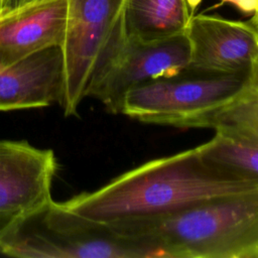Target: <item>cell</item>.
I'll list each match as a JSON object with an SVG mask.
<instances>
[{"label": "cell", "mask_w": 258, "mask_h": 258, "mask_svg": "<svg viewBox=\"0 0 258 258\" xmlns=\"http://www.w3.org/2000/svg\"><path fill=\"white\" fill-rule=\"evenodd\" d=\"M197 148L202 158L219 171L258 182V142L216 132Z\"/></svg>", "instance_id": "12"}, {"label": "cell", "mask_w": 258, "mask_h": 258, "mask_svg": "<svg viewBox=\"0 0 258 258\" xmlns=\"http://www.w3.org/2000/svg\"><path fill=\"white\" fill-rule=\"evenodd\" d=\"M190 55L186 32L156 41L126 38L113 67L90 97L99 100L111 114H120L125 94L158 78L185 72Z\"/></svg>", "instance_id": "6"}, {"label": "cell", "mask_w": 258, "mask_h": 258, "mask_svg": "<svg viewBox=\"0 0 258 258\" xmlns=\"http://www.w3.org/2000/svg\"><path fill=\"white\" fill-rule=\"evenodd\" d=\"M0 247L1 255L22 258H157L149 246L52 199L16 218Z\"/></svg>", "instance_id": "3"}, {"label": "cell", "mask_w": 258, "mask_h": 258, "mask_svg": "<svg viewBox=\"0 0 258 258\" xmlns=\"http://www.w3.org/2000/svg\"><path fill=\"white\" fill-rule=\"evenodd\" d=\"M31 1H36V0H26V2H25V3H27V2H31ZM25 3H24V4H25Z\"/></svg>", "instance_id": "19"}, {"label": "cell", "mask_w": 258, "mask_h": 258, "mask_svg": "<svg viewBox=\"0 0 258 258\" xmlns=\"http://www.w3.org/2000/svg\"><path fill=\"white\" fill-rule=\"evenodd\" d=\"M191 16L188 0H124L121 13L126 36L140 41L183 33Z\"/></svg>", "instance_id": "11"}, {"label": "cell", "mask_w": 258, "mask_h": 258, "mask_svg": "<svg viewBox=\"0 0 258 258\" xmlns=\"http://www.w3.org/2000/svg\"><path fill=\"white\" fill-rule=\"evenodd\" d=\"M196 75L158 78L132 88L120 114L146 124L206 128L209 119L245 89L249 73Z\"/></svg>", "instance_id": "5"}, {"label": "cell", "mask_w": 258, "mask_h": 258, "mask_svg": "<svg viewBox=\"0 0 258 258\" xmlns=\"http://www.w3.org/2000/svg\"><path fill=\"white\" fill-rule=\"evenodd\" d=\"M110 227L149 246L157 258H258V186Z\"/></svg>", "instance_id": "2"}, {"label": "cell", "mask_w": 258, "mask_h": 258, "mask_svg": "<svg viewBox=\"0 0 258 258\" xmlns=\"http://www.w3.org/2000/svg\"><path fill=\"white\" fill-rule=\"evenodd\" d=\"M206 128L258 142V83L251 81L248 76L245 89L217 111Z\"/></svg>", "instance_id": "13"}, {"label": "cell", "mask_w": 258, "mask_h": 258, "mask_svg": "<svg viewBox=\"0 0 258 258\" xmlns=\"http://www.w3.org/2000/svg\"><path fill=\"white\" fill-rule=\"evenodd\" d=\"M202 1L203 0H188L189 8L192 15L196 14V10L198 9ZM225 3H228L238 9L240 12L251 16L258 11V0H221V5Z\"/></svg>", "instance_id": "14"}, {"label": "cell", "mask_w": 258, "mask_h": 258, "mask_svg": "<svg viewBox=\"0 0 258 258\" xmlns=\"http://www.w3.org/2000/svg\"><path fill=\"white\" fill-rule=\"evenodd\" d=\"M63 87L60 46H52L14 62L0 59V111L59 104Z\"/></svg>", "instance_id": "9"}, {"label": "cell", "mask_w": 258, "mask_h": 258, "mask_svg": "<svg viewBox=\"0 0 258 258\" xmlns=\"http://www.w3.org/2000/svg\"><path fill=\"white\" fill-rule=\"evenodd\" d=\"M5 2H6V0H0V14H1V13L4 11Z\"/></svg>", "instance_id": "18"}, {"label": "cell", "mask_w": 258, "mask_h": 258, "mask_svg": "<svg viewBox=\"0 0 258 258\" xmlns=\"http://www.w3.org/2000/svg\"><path fill=\"white\" fill-rule=\"evenodd\" d=\"M15 219H16V218L0 216V240H1L2 236H3V234L7 231V229L10 227V225L12 224V222H13ZM0 255H1V247H0Z\"/></svg>", "instance_id": "16"}, {"label": "cell", "mask_w": 258, "mask_h": 258, "mask_svg": "<svg viewBox=\"0 0 258 258\" xmlns=\"http://www.w3.org/2000/svg\"><path fill=\"white\" fill-rule=\"evenodd\" d=\"M250 20H251V22L253 23V25H254V27L256 28V31H257V33H258V11H257L255 14H253V15L251 16ZM249 76H250L251 79H253V80H255V81L258 82V58H257V60L255 61V63L253 64L252 69L250 70Z\"/></svg>", "instance_id": "15"}, {"label": "cell", "mask_w": 258, "mask_h": 258, "mask_svg": "<svg viewBox=\"0 0 258 258\" xmlns=\"http://www.w3.org/2000/svg\"><path fill=\"white\" fill-rule=\"evenodd\" d=\"M56 171L52 150L0 140V216L18 218L49 201Z\"/></svg>", "instance_id": "8"}, {"label": "cell", "mask_w": 258, "mask_h": 258, "mask_svg": "<svg viewBox=\"0 0 258 258\" xmlns=\"http://www.w3.org/2000/svg\"><path fill=\"white\" fill-rule=\"evenodd\" d=\"M256 186L258 182L212 167L195 147L149 160L63 205L85 218L113 226L166 216Z\"/></svg>", "instance_id": "1"}, {"label": "cell", "mask_w": 258, "mask_h": 258, "mask_svg": "<svg viewBox=\"0 0 258 258\" xmlns=\"http://www.w3.org/2000/svg\"><path fill=\"white\" fill-rule=\"evenodd\" d=\"M25 2H26V0H6L4 11L2 13L7 12V11L12 10V9H15V8H18L21 5H23Z\"/></svg>", "instance_id": "17"}, {"label": "cell", "mask_w": 258, "mask_h": 258, "mask_svg": "<svg viewBox=\"0 0 258 258\" xmlns=\"http://www.w3.org/2000/svg\"><path fill=\"white\" fill-rule=\"evenodd\" d=\"M68 0H36L0 14V59L14 62L39 50L61 46Z\"/></svg>", "instance_id": "10"}, {"label": "cell", "mask_w": 258, "mask_h": 258, "mask_svg": "<svg viewBox=\"0 0 258 258\" xmlns=\"http://www.w3.org/2000/svg\"><path fill=\"white\" fill-rule=\"evenodd\" d=\"M124 0H68L63 42V87L59 102L64 116L79 106L109 73L127 38L121 13Z\"/></svg>", "instance_id": "4"}, {"label": "cell", "mask_w": 258, "mask_h": 258, "mask_svg": "<svg viewBox=\"0 0 258 258\" xmlns=\"http://www.w3.org/2000/svg\"><path fill=\"white\" fill-rule=\"evenodd\" d=\"M190 45L185 72L204 75L248 74L258 58L253 23L219 15L194 14L186 28Z\"/></svg>", "instance_id": "7"}]
</instances>
